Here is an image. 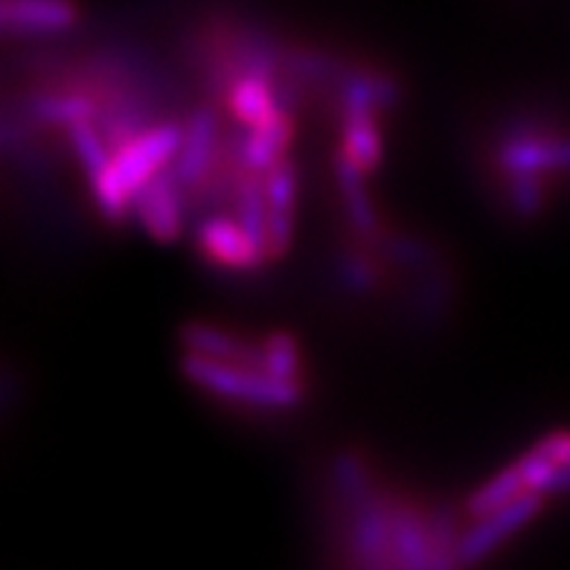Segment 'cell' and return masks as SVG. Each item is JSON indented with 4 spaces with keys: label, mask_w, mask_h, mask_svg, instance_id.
<instances>
[{
    "label": "cell",
    "mask_w": 570,
    "mask_h": 570,
    "mask_svg": "<svg viewBox=\"0 0 570 570\" xmlns=\"http://www.w3.org/2000/svg\"><path fill=\"white\" fill-rule=\"evenodd\" d=\"M501 196L507 202L510 216L521 218V222H533L544 213L550 198V178L548 175H503L501 178Z\"/></svg>",
    "instance_id": "obj_14"
},
{
    "label": "cell",
    "mask_w": 570,
    "mask_h": 570,
    "mask_svg": "<svg viewBox=\"0 0 570 570\" xmlns=\"http://www.w3.org/2000/svg\"><path fill=\"white\" fill-rule=\"evenodd\" d=\"M544 507V492H524V495L512 498L510 503H503L498 510L487 512V515L474 518V524L463 530L454 548V564H478L487 556L495 553L501 544L521 533L530 521L541 512Z\"/></svg>",
    "instance_id": "obj_3"
},
{
    "label": "cell",
    "mask_w": 570,
    "mask_h": 570,
    "mask_svg": "<svg viewBox=\"0 0 570 570\" xmlns=\"http://www.w3.org/2000/svg\"><path fill=\"white\" fill-rule=\"evenodd\" d=\"M196 245L202 256L216 268L227 271H256L268 259L265 250L250 239V233L242 227L236 216L213 213L198 225Z\"/></svg>",
    "instance_id": "obj_5"
},
{
    "label": "cell",
    "mask_w": 570,
    "mask_h": 570,
    "mask_svg": "<svg viewBox=\"0 0 570 570\" xmlns=\"http://www.w3.org/2000/svg\"><path fill=\"white\" fill-rule=\"evenodd\" d=\"M180 344L187 346V353L204 355V358L259 367V344H248V341L236 338L233 332L218 330V326H213V323H204V321L184 323V330H180Z\"/></svg>",
    "instance_id": "obj_12"
},
{
    "label": "cell",
    "mask_w": 570,
    "mask_h": 570,
    "mask_svg": "<svg viewBox=\"0 0 570 570\" xmlns=\"http://www.w3.org/2000/svg\"><path fill=\"white\" fill-rule=\"evenodd\" d=\"M259 367L285 382H303L301 344L292 332H268L259 341Z\"/></svg>",
    "instance_id": "obj_15"
},
{
    "label": "cell",
    "mask_w": 570,
    "mask_h": 570,
    "mask_svg": "<svg viewBox=\"0 0 570 570\" xmlns=\"http://www.w3.org/2000/svg\"><path fill=\"white\" fill-rule=\"evenodd\" d=\"M27 114L32 120L47 122V126H70L76 120H97L99 106L97 99L88 97L85 90L70 88V90H32L27 97Z\"/></svg>",
    "instance_id": "obj_13"
},
{
    "label": "cell",
    "mask_w": 570,
    "mask_h": 570,
    "mask_svg": "<svg viewBox=\"0 0 570 570\" xmlns=\"http://www.w3.org/2000/svg\"><path fill=\"white\" fill-rule=\"evenodd\" d=\"M559 492H562V495H570V463L559 469L553 487H550V495H559Z\"/></svg>",
    "instance_id": "obj_18"
},
{
    "label": "cell",
    "mask_w": 570,
    "mask_h": 570,
    "mask_svg": "<svg viewBox=\"0 0 570 570\" xmlns=\"http://www.w3.org/2000/svg\"><path fill=\"white\" fill-rule=\"evenodd\" d=\"M0 18L7 36H53L76 27L79 7L73 0H3Z\"/></svg>",
    "instance_id": "obj_10"
},
{
    "label": "cell",
    "mask_w": 570,
    "mask_h": 570,
    "mask_svg": "<svg viewBox=\"0 0 570 570\" xmlns=\"http://www.w3.org/2000/svg\"><path fill=\"white\" fill-rule=\"evenodd\" d=\"M180 142H184V126L178 120H166L155 122L114 151L111 166L90 180L94 204L108 225L126 222L137 193L178 158Z\"/></svg>",
    "instance_id": "obj_1"
},
{
    "label": "cell",
    "mask_w": 570,
    "mask_h": 570,
    "mask_svg": "<svg viewBox=\"0 0 570 570\" xmlns=\"http://www.w3.org/2000/svg\"><path fill=\"white\" fill-rule=\"evenodd\" d=\"M180 370L189 382L207 391L222 402L236 405L263 407V411H288L297 407L306 396V382H285L277 375L265 373L248 364H230V361L204 358V355L187 353L180 358Z\"/></svg>",
    "instance_id": "obj_2"
},
{
    "label": "cell",
    "mask_w": 570,
    "mask_h": 570,
    "mask_svg": "<svg viewBox=\"0 0 570 570\" xmlns=\"http://www.w3.org/2000/svg\"><path fill=\"white\" fill-rule=\"evenodd\" d=\"M187 189L178 180L175 169H160L155 178L135 196V210L140 225L151 239L175 242L184 230V210H187Z\"/></svg>",
    "instance_id": "obj_6"
},
{
    "label": "cell",
    "mask_w": 570,
    "mask_h": 570,
    "mask_svg": "<svg viewBox=\"0 0 570 570\" xmlns=\"http://www.w3.org/2000/svg\"><path fill=\"white\" fill-rule=\"evenodd\" d=\"M332 175H335V187H338L341 204H344L346 218H350L353 230L358 236H364V239L382 242L384 225L379 213H375L367 184H364V175L367 173H361L358 166L338 149L332 155Z\"/></svg>",
    "instance_id": "obj_11"
},
{
    "label": "cell",
    "mask_w": 570,
    "mask_h": 570,
    "mask_svg": "<svg viewBox=\"0 0 570 570\" xmlns=\"http://www.w3.org/2000/svg\"><path fill=\"white\" fill-rule=\"evenodd\" d=\"M341 111V146L346 158L358 166L361 173H373L382 160V131L375 122L379 108L355 94H338Z\"/></svg>",
    "instance_id": "obj_8"
},
{
    "label": "cell",
    "mask_w": 570,
    "mask_h": 570,
    "mask_svg": "<svg viewBox=\"0 0 570 570\" xmlns=\"http://www.w3.org/2000/svg\"><path fill=\"white\" fill-rule=\"evenodd\" d=\"M294 137V117L288 108L274 111L265 122L254 128H245L236 140H233L230 160L239 169H250V173H268L271 166L283 158V151L288 149V142Z\"/></svg>",
    "instance_id": "obj_9"
},
{
    "label": "cell",
    "mask_w": 570,
    "mask_h": 570,
    "mask_svg": "<svg viewBox=\"0 0 570 570\" xmlns=\"http://www.w3.org/2000/svg\"><path fill=\"white\" fill-rule=\"evenodd\" d=\"M222 155L218 146V120L210 106H198L184 122V142L173 169L187 193H204L207 184L216 178V158Z\"/></svg>",
    "instance_id": "obj_4"
},
{
    "label": "cell",
    "mask_w": 570,
    "mask_h": 570,
    "mask_svg": "<svg viewBox=\"0 0 570 570\" xmlns=\"http://www.w3.org/2000/svg\"><path fill=\"white\" fill-rule=\"evenodd\" d=\"M265 204H268V259H279L288 254L294 239V210H297V166L279 158L263 175Z\"/></svg>",
    "instance_id": "obj_7"
},
{
    "label": "cell",
    "mask_w": 570,
    "mask_h": 570,
    "mask_svg": "<svg viewBox=\"0 0 570 570\" xmlns=\"http://www.w3.org/2000/svg\"><path fill=\"white\" fill-rule=\"evenodd\" d=\"M524 492H530V489L524 487V478L518 472V465L510 463L507 469L492 474L487 483H481V487L474 489L472 495H469V501H465V512L472 518H481L487 515V512L503 507V503H510L512 498L524 495Z\"/></svg>",
    "instance_id": "obj_16"
},
{
    "label": "cell",
    "mask_w": 570,
    "mask_h": 570,
    "mask_svg": "<svg viewBox=\"0 0 570 570\" xmlns=\"http://www.w3.org/2000/svg\"><path fill=\"white\" fill-rule=\"evenodd\" d=\"M332 279L344 294H370L375 285V265L361 250H338L332 256Z\"/></svg>",
    "instance_id": "obj_17"
}]
</instances>
